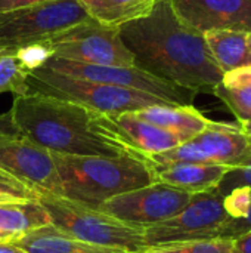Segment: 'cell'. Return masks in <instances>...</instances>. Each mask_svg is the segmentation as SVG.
<instances>
[{
  "mask_svg": "<svg viewBox=\"0 0 251 253\" xmlns=\"http://www.w3.org/2000/svg\"><path fill=\"white\" fill-rule=\"evenodd\" d=\"M87 15L107 27L121 25L148 15L155 0H77Z\"/></svg>",
  "mask_w": 251,
  "mask_h": 253,
  "instance_id": "19",
  "label": "cell"
},
{
  "mask_svg": "<svg viewBox=\"0 0 251 253\" xmlns=\"http://www.w3.org/2000/svg\"><path fill=\"white\" fill-rule=\"evenodd\" d=\"M10 239H12L10 236H7L6 233H1L0 231V240H10Z\"/></svg>",
  "mask_w": 251,
  "mask_h": 253,
  "instance_id": "34",
  "label": "cell"
},
{
  "mask_svg": "<svg viewBox=\"0 0 251 253\" xmlns=\"http://www.w3.org/2000/svg\"><path fill=\"white\" fill-rule=\"evenodd\" d=\"M223 197L215 191L194 194L191 202L175 216L143 228L148 249L176 243L219 239L223 225L229 221Z\"/></svg>",
  "mask_w": 251,
  "mask_h": 253,
  "instance_id": "7",
  "label": "cell"
},
{
  "mask_svg": "<svg viewBox=\"0 0 251 253\" xmlns=\"http://www.w3.org/2000/svg\"><path fill=\"white\" fill-rule=\"evenodd\" d=\"M43 67L53 71L62 73L65 76L107 83L114 86H121L127 89H136L154 95L170 105H192L195 92L173 84L167 80L155 77L135 65L132 67H118V65H93L84 62H75L68 59H61L52 56Z\"/></svg>",
  "mask_w": 251,
  "mask_h": 253,
  "instance_id": "10",
  "label": "cell"
},
{
  "mask_svg": "<svg viewBox=\"0 0 251 253\" xmlns=\"http://www.w3.org/2000/svg\"><path fill=\"white\" fill-rule=\"evenodd\" d=\"M46 1H53V0H0V13L22 9V7L36 6V4L46 3Z\"/></svg>",
  "mask_w": 251,
  "mask_h": 253,
  "instance_id": "29",
  "label": "cell"
},
{
  "mask_svg": "<svg viewBox=\"0 0 251 253\" xmlns=\"http://www.w3.org/2000/svg\"><path fill=\"white\" fill-rule=\"evenodd\" d=\"M234 253H251V230L234 239Z\"/></svg>",
  "mask_w": 251,
  "mask_h": 253,
  "instance_id": "30",
  "label": "cell"
},
{
  "mask_svg": "<svg viewBox=\"0 0 251 253\" xmlns=\"http://www.w3.org/2000/svg\"><path fill=\"white\" fill-rule=\"evenodd\" d=\"M92 18L77 0H53L0 13V50L47 42Z\"/></svg>",
  "mask_w": 251,
  "mask_h": 253,
  "instance_id": "6",
  "label": "cell"
},
{
  "mask_svg": "<svg viewBox=\"0 0 251 253\" xmlns=\"http://www.w3.org/2000/svg\"><path fill=\"white\" fill-rule=\"evenodd\" d=\"M15 56L19 65L28 74L37 68H41L53 56V47L49 44V42H38L16 49Z\"/></svg>",
  "mask_w": 251,
  "mask_h": 253,
  "instance_id": "24",
  "label": "cell"
},
{
  "mask_svg": "<svg viewBox=\"0 0 251 253\" xmlns=\"http://www.w3.org/2000/svg\"><path fill=\"white\" fill-rule=\"evenodd\" d=\"M234 239L219 237L176 243L161 248H151L143 253H234Z\"/></svg>",
  "mask_w": 251,
  "mask_h": 253,
  "instance_id": "23",
  "label": "cell"
},
{
  "mask_svg": "<svg viewBox=\"0 0 251 253\" xmlns=\"http://www.w3.org/2000/svg\"><path fill=\"white\" fill-rule=\"evenodd\" d=\"M249 47H250V52H251V34H249Z\"/></svg>",
  "mask_w": 251,
  "mask_h": 253,
  "instance_id": "35",
  "label": "cell"
},
{
  "mask_svg": "<svg viewBox=\"0 0 251 253\" xmlns=\"http://www.w3.org/2000/svg\"><path fill=\"white\" fill-rule=\"evenodd\" d=\"M27 84L28 92L75 102L111 117L123 113H135L151 105H170L146 92L89 82L65 76L46 67L28 73Z\"/></svg>",
  "mask_w": 251,
  "mask_h": 253,
  "instance_id": "5",
  "label": "cell"
},
{
  "mask_svg": "<svg viewBox=\"0 0 251 253\" xmlns=\"http://www.w3.org/2000/svg\"><path fill=\"white\" fill-rule=\"evenodd\" d=\"M53 56L93 65H135L133 53L120 37V28L89 21L71 27L47 40Z\"/></svg>",
  "mask_w": 251,
  "mask_h": 253,
  "instance_id": "9",
  "label": "cell"
},
{
  "mask_svg": "<svg viewBox=\"0 0 251 253\" xmlns=\"http://www.w3.org/2000/svg\"><path fill=\"white\" fill-rule=\"evenodd\" d=\"M120 37L135 56V67L180 87L213 92L222 80L204 34L188 27L170 0H155L151 12L120 27Z\"/></svg>",
  "mask_w": 251,
  "mask_h": 253,
  "instance_id": "1",
  "label": "cell"
},
{
  "mask_svg": "<svg viewBox=\"0 0 251 253\" xmlns=\"http://www.w3.org/2000/svg\"><path fill=\"white\" fill-rule=\"evenodd\" d=\"M0 170L16 178L40 196L61 194V179L52 151L15 130L0 135Z\"/></svg>",
  "mask_w": 251,
  "mask_h": 253,
  "instance_id": "12",
  "label": "cell"
},
{
  "mask_svg": "<svg viewBox=\"0 0 251 253\" xmlns=\"http://www.w3.org/2000/svg\"><path fill=\"white\" fill-rule=\"evenodd\" d=\"M175 13L192 30L251 34V0H170Z\"/></svg>",
  "mask_w": 251,
  "mask_h": 253,
  "instance_id": "13",
  "label": "cell"
},
{
  "mask_svg": "<svg viewBox=\"0 0 251 253\" xmlns=\"http://www.w3.org/2000/svg\"><path fill=\"white\" fill-rule=\"evenodd\" d=\"M10 242L27 253H130L121 249L102 248L80 242L52 225H44L16 236L10 239Z\"/></svg>",
  "mask_w": 251,
  "mask_h": 253,
  "instance_id": "16",
  "label": "cell"
},
{
  "mask_svg": "<svg viewBox=\"0 0 251 253\" xmlns=\"http://www.w3.org/2000/svg\"><path fill=\"white\" fill-rule=\"evenodd\" d=\"M112 119L129 142L146 157L169 151L185 142L179 135L148 123L139 119L135 113H123L112 116Z\"/></svg>",
  "mask_w": 251,
  "mask_h": 253,
  "instance_id": "15",
  "label": "cell"
},
{
  "mask_svg": "<svg viewBox=\"0 0 251 253\" xmlns=\"http://www.w3.org/2000/svg\"><path fill=\"white\" fill-rule=\"evenodd\" d=\"M237 187H250L251 188V157L243 165L232 168L226 173V176L222 179L219 187L215 190V193L223 197L226 193H229L231 190Z\"/></svg>",
  "mask_w": 251,
  "mask_h": 253,
  "instance_id": "27",
  "label": "cell"
},
{
  "mask_svg": "<svg viewBox=\"0 0 251 253\" xmlns=\"http://www.w3.org/2000/svg\"><path fill=\"white\" fill-rule=\"evenodd\" d=\"M212 56L222 73L251 67L249 34L240 31H210L204 34Z\"/></svg>",
  "mask_w": 251,
  "mask_h": 253,
  "instance_id": "18",
  "label": "cell"
},
{
  "mask_svg": "<svg viewBox=\"0 0 251 253\" xmlns=\"http://www.w3.org/2000/svg\"><path fill=\"white\" fill-rule=\"evenodd\" d=\"M251 157V141L243 132L240 123L213 122L194 138L180 145L149 156L154 165L207 163L237 168Z\"/></svg>",
  "mask_w": 251,
  "mask_h": 253,
  "instance_id": "8",
  "label": "cell"
},
{
  "mask_svg": "<svg viewBox=\"0 0 251 253\" xmlns=\"http://www.w3.org/2000/svg\"><path fill=\"white\" fill-rule=\"evenodd\" d=\"M135 114L148 123L179 135L183 141L201 133L212 123L194 105H151L135 111Z\"/></svg>",
  "mask_w": 251,
  "mask_h": 253,
  "instance_id": "17",
  "label": "cell"
},
{
  "mask_svg": "<svg viewBox=\"0 0 251 253\" xmlns=\"http://www.w3.org/2000/svg\"><path fill=\"white\" fill-rule=\"evenodd\" d=\"M0 253H27L21 248L15 246L10 240H0Z\"/></svg>",
  "mask_w": 251,
  "mask_h": 253,
  "instance_id": "31",
  "label": "cell"
},
{
  "mask_svg": "<svg viewBox=\"0 0 251 253\" xmlns=\"http://www.w3.org/2000/svg\"><path fill=\"white\" fill-rule=\"evenodd\" d=\"M44 225L50 219L38 200L0 203V231L12 239Z\"/></svg>",
  "mask_w": 251,
  "mask_h": 253,
  "instance_id": "21",
  "label": "cell"
},
{
  "mask_svg": "<svg viewBox=\"0 0 251 253\" xmlns=\"http://www.w3.org/2000/svg\"><path fill=\"white\" fill-rule=\"evenodd\" d=\"M240 126H241L243 132L247 135V138L251 141V120L250 122H243V123H240Z\"/></svg>",
  "mask_w": 251,
  "mask_h": 253,
  "instance_id": "33",
  "label": "cell"
},
{
  "mask_svg": "<svg viewBox=\"0 0 251 253\" xmlns=\"http://www.w3.org/2000/svg\"><path fill=\"white\" fill-rule=\"evenodd\" d=\"M52 154L61 179L59 196L90 208L157 182L155 165L149 157Z\"/></svg>",
  "mask_w": 251,
  "mask_h": 253,
  "instance_id": "3",
  "label": "cell"
},
{
  "mask_svg": "<svg viewBox=\"0 0 251 253\" xmlns=\"http://www.w3.org/2000/svg\"><path fill=\"white\" fill-rule=\"evenodd\" d=\"M0 93H28L27 73L12 50H0Z\"/></svg>",
  "mask_w": 251,
  "mask_h": 253,
  "instance_id": "22",
  "label": "cell"
},
{
  "mask_svg": "<svg viewBox=\"0 0 251 253\" xmlns=\"http://www.w3.org/2000/svg\"><path fill=\"white\" fill-rule=\"evenodd\" d=\"M15 132L67 156H136L139 153L111 116L75 102L28 92L15 96L7 113Z\"/></svg>",
  "mask_w": 251,
  "mask_h": 253,
  "instance_id": "2",
  "label": "cell"
},
{
  "mask_svg": "<svg viewBox=\"0 0 251 253\" xmlns=\"http://www.w3.org/2000/svg\"><path fill=\"white\" fill-rule=\"evenodd\" d=\"M192 196L194 194L183 190L154 182L151 185L114 196L96 209L121 222L145 228L179 213L186 208Z\"/></svg>",
  "mask_w": 251,
  "mask_h": 253,
  "instance_id": "11",
  "label": "cell"
},
{
  "mask_svg": "<svg viewBox=\"0 0 251 253\" xmlns=\"http://www.w3.org/2000/svg\"><path fill=\"white\" fill-rule=\"evenodd\" d=\"M37 200L47 212L50 225L72 239L130 253H143L148 249L142 227L121 222L96 208L68 200L62 196L41 194Z\"/></svg>",
  "mask_w": 251,
  "mask_h": 253,
  "instance_id": "4",
  "label": "cell"
},
{
  "mask_svg": "<svg viewBox=\"0 0 251 253\" xmlns=\"http://www.w3.org/2000/svg\"><path fill=\"white\" fill-rule=\"evenodd\" d=\"M251 230V209L250 212L247 213L246 218L243 219H229L220 233V237H228V239H235L247 231Z\"/></svg>",
  "mask_w": 251,
  "mask_h": 253,
  "instance_id": "28",
  "label": "cell"
},
{
  "mask_svg": "<svg viewBox=\"0 0 251 253\" xmlns=\"http://www.w3.org/2000/svg\"><path fill=\"white\" fill-rule=\"evenodd\" d=\"M38 193L33 188L27 187L16 178L10 176L9 173L0 170V203L9 202H30L37 200Z\"/></svg>",
  "mask_w": 251,
  "mask_h": 253,
  "instance_id": "25",
  "label": "cell"
},
{
  "mask_svg": "<svg viewBox=\"0 0 251 253\" xmlns=\"http://www.w3.org/2000/svg\"><path fill=\"white\" fill-rule=\"evenodd\" d=\"M223 208L231 219H243L251 209V188L237 187L223 196Z\"/></svg>",
  "mask_w": 251,
  "mask_h": 253,
  "instance_id": "26",
  "label": "cell"
},
{
  "mask_svg": "<svg viewBox=\"0 0 251 253\" xmlns=\"http://www.w3.org/2000/svg\"><path fill=\"white\" fill-rule=\"evenodd\" d=\"M9 130H13V127L10 125V120H9V116L7 114L0 116V135L4 133V132H9Z\"/></svg>",
  "mask_w": 251,
  "mask_h": 253,
  "instance_id": "32",
  "label": "cell"
},
{
  "mask_svg": "<svg viewBox=\"0 0 251 253\" xmlns=\"http://www.w3.org/2000/svg\"><path fill=\"white\" fill-rule=\"evenodd\" d=\"M234 113L238 123L251 120V67L226 71L212 92Z\"/></svg>",
  "mask_w": 251,
  "mask_h": 253,
  "instance_id": "20",
  "label": "cell"
},
{
  "mask_svg": "<svg viewBox=\"0 0 251 253\" xmlns=\"http://www.w3.org/2000/svg\"><path fill=\"white\" fill-rule=\"evenodd\" d=\"M231 170L222 165L207 163H176V165H155L157 182L183 190L191 194L215 191L226 173Z\"/></svg>",
  "mask_w": 251,
  "mask_h": 253,
  "instance_id": "14",
  "label": "cell"
}]
</instances>
